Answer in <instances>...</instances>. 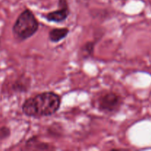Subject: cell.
<instances>
[{
	"instance_id": "obj_1",
	"label": "cell",
	"mask_w": 151,
	"mask_h": 151,
	"mask_svg": "<svg viewBox=\"0 0 151 151\" xmlns=\"http://www.w3.org/2000/svg\"><path fill=\"white\" fill-rule=\"evenodd\" d=\"M61 97L53 91H44L27 99L22 106L24 114L28 117L50 116L58 111Z\"/></svg>"
},
{
	"instance_id": "obj_2",
	"label": "cell",
	"mask_w": 151,
	"mask_h": 151,
	"mask_svg": "<svg viewBox=\"0 0 151 151\" xmlns=\"http://www.w3.org/2000/svg\"><path fill=\"white\" fill-rule=\"evenodd\" d=\"M39 28V22L32 10L25 9L16 19L12 33L16 41L22 42L33 36Z\"/></svg>"
},
{
	"instance_id": "obj_3",
	"label": "cell",
	"mask_w": 151,
	"mask_h": 151,
	"mask_svg": "<svg viewBox=\"0 0 151 151\" xmlns=\"http://www.w3.org/2000/svg\"><path fill=\"white\" fill-rule=\"evenodd\" d=\"M96 103L99 111L103 113L113 114L120 110L123 104V99L117 93L106 91L99 96Z\"/></svg>"
},
{
	"instance_id": "obj_4",
	"label": "cell",
	"mask_w": 151,
	"mask_h": 151,
	"mask_svg": "<svg viewBox=\"0 0 151 151\" xmlns=\"http://www.w3.org/2000/svg\"><path fill=\"white\" fill-rule=\"evenodd\" d=\"M58 9L57 10L50 12L45 16L46 19L48 22L60 23L66 20L69 16L70 10L67 0H58Z\"/></svg>"
},
{
	"instance_id": "obj_5",
	"label": "cell",
	"mask_w": 151,
	"mask_h": 151,
	"mask_svg": "<svg viewBox=\"0 0 151 151\" xmlns=\"http://www.w3.org/2000/svg\"><path fill=\"white\" fill-rule=\"evenodd\" d=\"M30 86V78L26 75H22L13 81L10 86V89L14 93H25L29 89Z\"/></svg>"
},
{
	"instance_id": "obj_6",
	"label": "cell",
	"mask_w": 151,
	"mask_h": 151,
	"mask_svg": "<svg viewBox=\"0 0 151 151\" xmlns=\"http://www.w3.org/2000/svg\"><path fill=\"white\" fill-rule=\"evenodd\" d=\"M69 33V29L66 27L54 28L49 32V39L53 43H58L66 38Z\"/></svg>"
},
{
	"instance_id": "obj_7",
	"label": "cell",
	"mask_w": 151,
	"mask_h": 151,
	"mask_svg": "<svg viewBox=\"0 0 151 151\" xmlns=\"http://www.w3.org/2000/svg\"><path fill=\"white\" fill-rule=\"evenodd\" d=\"M36 137H33L32 138L29 139L26 142V146L29 147V149L32 150H52L53 149V147H52L48 143L41 142H38V140L35 139Z\"/></svg>"
},
{
	"instance_id": "obj_8",
	"label": "cell",
	"mask_w": 151,
	"mask_h": 151,
	"mask_svg": "<svg viewBox=\"0 0 151 151\" xmlns=\"http://www.w3.org/2000/svg\"><path fill=\"white\" fill-rule=\"evenodd\" d=\"M95 47V43L94 41H87L79 50V53L81 57L83 59H87L93 55Z\"/></svg>"
},
{
	"instance_id": "obj_9",
	"label": "cell",
	"mask_w": 151,
	"mask_h": 151,
	"mask_svg": "<svg viewBox=\"0 0 151 151\" xmlns=\"http://www.w3.org/2000/svg\"><path fill=\"white\" fill-rule=\"evenodd\" d=\"M11 134L10 128L7 126L0 127V140H4L9 138Z\"/></svg>"
},
{
	"instance_id": "obj_10",
	"label": "cell",
	"mask_w": 151,
	"mask_h": 151,
	"mask_svg": "<svg viewBox=\"0 0 151 151\" xmlns=\"http://www.w3.org/2000/svg\"><path fill=\"white\" fill-rule=\"evenodd\" d=\"M88 1V0H77V1L79 3H86V2H87Z\"/></svg>"
},
{
	"instance_id": "obj_11",
	"label": "cell",
	"mask_w": 151,
	"mask_h": 151,
	"mask_svg": "<svg viewBox=\"0 0 151 151\" xmlns=\"http://www.w3.org/2000/svg\"><path fill=\"white\" fill-rule=\"evenodd\" d=\"M0 46H1V39H0Z\"/></svg>"
},
{
	"instance_id": "obj_12",
	"label": "cell",
	"mask_w": 151,
	"mask_h": 151,
	"mask_svg": "<svg viewBox=\"0 0 151 151\" xmlns=\"http://www.w3.org/2000/svg\"><path fill=\"white\" fill-rule=\"evenodd\" d=\"M124 1H126V0H124Z\"/></svg>"
}]
</instances>
